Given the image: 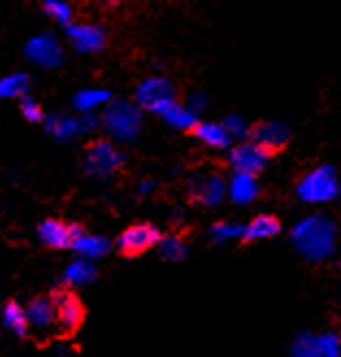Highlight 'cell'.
I'll return each instance as SVG.
<instances>
[{
    "label": "cell",
    "mask_w": 341,
    "mask_h": 357,
    "mask_svg": "<svg viewBox=\"0 0 341 357\" xmlns=\"http://www.w3.org/2000/svg\"><path fill=\"white\" fill-rule=\"evenodd\" d=\"M77 120H79V131L81 133H89V131H94L96 127H100V120L94 114H81Z\"/></svg>",
    "instance_id": "obj_32"
},
{
    "label": "cell",
    "mask_w": 341,
    "mask_h": 357,
    "mask_svg": "<svg viewBox=\"0 0 341 357\" xmlns=\"http://www.w3.org/2000/svg\"><path fill=\"white\" fill-rule=\"evenodd\" d=\"M191 133L211 149H228L232 139L228 131L224 129V124H218V122H198Z\"/></svg>",
    "instance_id": "obj_17"
},
{
    "label": "cell",
    "mask_w": 341,
    "mask_h": 357,
    "mask_svg": "<svg viewBox=\"0 0 341 357\" xmlns=\"http://www.w3.org/2000/svg\"><path fill=\"white\" fill-rule=\"evenodd\" d=\"M70 248H74V251L83 257V259H98L102 255L109 253V240L102 238V236H79L74 242L70 244Z\"/></svg>",
    "instance_id": "obj_19"
},
{
    "label": "cell",
    "mask_w": 341,
    "mask_h": 357,
    "mask_svg": "<svg viewBox=\"0 0 341 357\" xmlns=\"http://www.w3.org/2000/svg\"><path fill=\"white\" fill-rule=\"evenodd\" d=\"M68 40L74 50L85 52V55H94V52H100L106 46V33L96 24L79 22L68 26Z\"/></svg>",
    "instance_id": "obj_12"
},
{
    "label": "cell",
    "mask_w": 341,
    "mask_h": 357,
    "mask_svg": "<svg viewBox=\"0 0 341 357\" xmlns=\"http://www.w3.org/2000/svg\"><path fill=\"white\" fill-rule=\"evenodd\" d=\"M205 105H207V98L203 94H193L187 102V107L193 112V114H198L200 109H205Z\"/></svg>",
    "instance_id": "obj_33"
},
{
    "label": "cell",
    "mask_w": 341,
    "mask_h": 357,
    "mask_svg": "<svg viewBox=\"0 0 341 357\" xmlns=\"http://www.w3.org/2000/svg\"><path fill=\"white\" fill-rule=\"evenodd\" d=\"M137 190H139V194H146V192L154 190V183H152V181H143Z\"/></svg>",
    "instance_id": "obj_34"
},
{
    "label": "cell",
    "mask_w": 341,
    "mask_h": 357,
    "mask_svg": "<svg viewBox=\"0 0 341 357\" xmlns=\"http://www.w3.org/2000/svg\"><path fill=\"white\" fill-rule=\"evenodd\" d=\"M55 310V325L59 335H74L85 323V305L72 290H57L50 296Z\"/></svg>",
    "instance_id": "obj_4"
},
{
    "label": "cell",
    "mask_w": 341,
    "mask_h": 357,
    "mask_svg": "<svg viewBox=\"0 0 341 357\" xmlns=\"http://www.w3.org/2000/svg\"><path fill=\"white\" fill-rule=\"evenodd\" d=\"M335 240H337V227L331 218L322 216V213L300 220L292 231L294 246L309 261H322L328 255H333Z\"/></svg>",
    "instance_id": "obj_1"
},
{
    "label": "cell",
    "mask_w": 341,
    "mask_h": 357,
    "mask_svg": "<svg viewBox=\"0 0 341 357\" xmlns=\"http://www.w3.org/2000/svg\"><path fill=\"white\" fill-rule=\"evenodd\" d=\"M315 342H317L319 357H339L341 355V340L335 333L319 335V337H315Z\"/></svg>",
    "instance_id": "obj_29"
},
{
    "label": "cell",
    "mask_w": 341,
    "mask_h": 357,
    "mask_svg": "<svg viewBox=\"0 0 341 357\" xmlns=\"http://www.w3.org/2000/svg\"><path fill=\"white\" fill-rule=\"evenodd\" d=\"M31 79L24 73H15L0 79V98H22L29 94Z\"/></svg>",
    "instance_id": "obj_25"
},
{
    "label": "cell",
    "mask_w": 341,
    "mask_h": 357,
    "mask_svg": "<svg viewBox=\"0 0 341 357\" xmlns=\"http://www.w3.org/2000/svg\"><path fill=\"white\" fill-rule=\"evenodd\" d=\"M109 100H111L109 89L85 87V89H81V92L74 94V98H72V105H74V109H79L81 114H94L96 107H102Z\"/></svg>",
    "instance_id": "obj_18"
},
{
    "label": "cell",
    "mask_w": 341,
    "mask_h": 357,
    "mask_svg": "<svg viewBox=\"0 0 341 357\" xmlns=\"http://www.w3.org/2000/svg\"><path fill=\"white\" fill-rule=\"evenodd\" d=\"M280 231V225L274 216H257L253 222H250L244 231V240L246 242H259V240H267L274 238Z\"/></svg>",
    "instance_id": "obj_20"
},
{
    "label": "cell",
    "mask_w": 341,
    "mask_h": 357,
    "mask_svg": "<svg viewBox=\"0 0 341 357\" xmlns=\"http://www.w3.org/2000/svg\"><path fill=\"white\" fill-rule=\"evenodd\" d=\"M244 231H246V227H244V225H237V222H215V225L209 229V234H211L213 242L224 244V242H228V240L244 238Z\"/></svg>",
    "instance_id": "obj_26"
},
{
    "label": "cell",
    "mask_w": 341,
    "mask_h": 357,
    "mask_svg": "<svg viewBox=\"0 0 341 357\" xmlns=\"http://www.w3.org/2000/svg\"><path fill=\"white\" fill-rule=\"evenodd\" d=\"M257 192H259V185L253 174H241V172L232 174L228 183V194L232 203H237V205L253 203L257 199Z\"/></svg>",
    "instance_id": "obj_15"
},
{
    "label": "cell",
    "mask_w": 341,
    "mask_h": 357,
    "mask_svg": "<svg viewBox=\"0 0 341 357\" xmlns=\"http://www.w3.org/2000/svg\"><path fill=\"white\" fill-rule=\"evenodd\" d=\"M44 122H46V131L59 142L72 139V137H77L81 133L79 131V120L72 118V116H48Z\"/></svg>",
    "instance_id": "obj_21"
},
{
    "label": "cell",
    "mask_w": 341,
    "mask_h": 357,
    "mask_svg": "<svg viewBox=\"0 0 341 357\" xmlns=\"http://www.w3.org/2000/svg\"><path fill=\"white\" fill-rule=\"evenodd\" d=\"M159 116L164 118L170 127L181 129V131H193V127L198 124V114H193L187 105H181L178 100H172Z\"/></svg>",
    "instance_id": "obj_16"
},
{
    "label": "cell",
    "mask_w": 341,
    "mask_h": 357,
    "mask_svg": "<svg viewBox=\"0 0 341 357\" xmlns=\"http://www.w3.org/2000/svg\"><path fill=\"white\" fill-rule=\"evenodd\" d=\"M96 277H98L96 266L89 259H83V257L72 261L63 273V281L68 285H87V283H92Z\"/></svg>",
    "instance_id": "obj_22"
},
{
    "label": "cell",
    "mask_w": 341,
    "mask_h": 357,
    "mask_svg": "<svg viewBox=\"0 0 341 357\" xmlns=\"http://www.w3.org/2000/svg\"><path fill=\"white\" fill-rule=\"evenodd\" d=\"M172 100H176V87L166 77H150L135 89V105L139 109L161 114Z\"/></svg>",
    "instance_id": "obj_6"
},
{
    "label": "cell",
    "mask_w": 341,
    "mask_h": 357,
    "mask_svg": "<svg viewBox=\"0 0 341 357\" xmlns=\"http://www.w3.org/2000/svg\"><path fill=\"white\" fill-rule=\"evenodd\" d=\"M250 142H255L261 149H265L270 155H276L278 151H283L290 142L292 133L278 120H265V122H257L255 127H250L248 131Z\"/></svg>",
    "instance_id": "obj_10"
},
{
    "label": "cell",
    "mask_w": 341,
    "mask_h": 357,
    "mask_svg": "<svg viewBox=\"0 0 341 357\" xmlns=\"http://www.w3.org/2000/svg\"><path fill=\"white\" fill-rule=\"evenodd\" d=\"M44 11L63 26H70L72 17H74V11H72L68 0H44Z\"/></svg>",
    "instance_id": "obj_27"
},
{
    "label": "cell",
    "mask_w": 341,
    "mask_h": 357,
    "mask_svg": "<svg viewBox=\"0 0 341 357\" xmlns=\"http://www.w3.org/2000/svg\"><path fill=\"white\" fill-rule=\"evenodd\" d=\"M161 240V231L150 225V222H137L129 227L127 231H122V236L118 238V251L124 257H137L141 253L154 248Z\"/></svg>",
    "instance_id": "obj_7"
},
{
    "label": "cell",
    "mask_w": 341,
    "mask_h": 357,
    "mask_svg": "<svg viewBox=\"0 0 341 357\" xmlns=\"http://www.w3.org/2000/svg\"><path fill=\"white\" fill-rule=\"evenodd\" d=\"M38 236L50 248H65L72 244V240H74V236H72V225L55 220V218L44 220L38 227Z\"/></svg>",
    "instance_id": "obj_14"
},
{
    "label": "cell",
    "mask_w": 341,
    "mask_h": 357,
    "mask_svg": "<svg viewBox=\"0 0 341 357\" xmlns=\"http://www.w3.org/2000/svg\"><path fill=\"white\" fill-rule=\"evenodd\" d=\"M102 127L118 142H133L141 131V109L131 100H109L104 105Z\"/></svg>",
    "instance_id": "obj_2"
},
{
    "label": "cell",
    "mask_w": 341,
    "mask_h": 357,
    "mask_svg": "<svg viewBox=\"0 0 341 357\" xmlns=\"http://www.w3.org/2000/svg\"><path fill=\"white\" fill-rule=\"evenodd\" d=\"M26 318H29V327L35 333H57V325H55V310H52V301L50 296H35L31 298L29 307L24 310Z\"/></svg>",
    "instance_id": "obj_13"
},
{
    "label": "cell",
    "mask_w": 341,
    "mask_h": 357,
    "mask_svg": "<svg viewBox=\"0 0 341 357\" xmlns=\"http://www.w3.org/2000/svg\"><path fill=\"white\" fill-rule=\"evenodd\" d=\"M157 251H159V257L166 259V261H181L187 257V244L181 236H166L161 238L159 244H157Z\"/></svg>",
    "instance_id": "obj_24"
},
{
    "label": "cell",
    "mask_w": 341,
    "mask_h": 357,
    "mask_svg": "<svg viewBox=\"0 0 341 357\" xmlns=\"http://www.w3.org/2000/svg\"><path fill=\"white\" fill-rule=\"evenodd\" d=\"M292 357H319L315 335L302 333L296 337V342L292 344Z\"/></svg>",
    "instance_id": "obj_28"
},
{
    "label": "cell",
    "mask_w": 341,
    "mask_h": 357,
    "mask_svg": "<svg viewBox=\"0 0 341 357\" xmlns=\"http://www.w3.org/2000/svg\"><path fill=\"white\" fill-rule=\"evenodd\" d=\"M270 153L265 149H261L255 142H244V144H237L232 146L230 153H228V164L235 172H241V174H253L257 176L265 166L270 162Z\"/></svg>",
    "instance_id": "obj_9"
},
{
    "label": "cell",
    "mask_w": 341,
    "mask_h": 357,
    "mask_svg": "<svg viewBox=\"0 0 341 357\" xmlns=\"http://www.w3.org/2000/svg\"><path fill=\"white\" fill-rule=\"evenodd\" d=\"M106 3H109L111 7H116V5H122V3H124V0H106Z\"/></svg>",
    "instance_id": "obj_36"
},
{
    "label": "cell",
    "mask_w": 341,
    "mask_h": 357,
    "mask_svg": "<svg viewBox=\"0 0 341 357\" xmlns=\"http://www.w3.org/2000/svg\"><path fill=\"white\" fill-rule=\"evenodd\" d=\"M20 112H22V116L29 122H44L46 120V114L42 109V105L35 100V98H31L29 94L20 98Z\"/></svg>",
    "instance_id": "obj_30"
},
{
    "label": "cell",
    "mask_w": 341,
    "mask_h": 357,
    "mask_svg": "<svg viewBox=\"0 0 341 357\" xmlns=\"http://www.w3.org/2000/svg\"><path fill=\"white\" fill-rule=\"evenodd\" d=\"M339 194L337 172L331 166H319L309 172L298 185V196L304 203H328Z\"/></svg>",
    "instance_id": "obj_5"
},
{
    "label": "cell",
    "mask_w": 341,
    "mask_h": 357,
    "mask_svg": "<svg viewBox=\"0 0 341 357\" xmlns=\"http://www.w3.org/2000/svg\"><path fill=\"white\" fill-rule=\"evenodd\" d=\"M57 357H74V351H70V349H59V351H57Z\"/></svg>",
    "instance_id": "obj_35"
},
{
    "label": "cell",
    "mask_w": 341,
    "mask_h": 357,
    "mask_svg": "<svg viewBox=\"0 0 341 357\" xmlns=\"http://www.w3.org/2000/svg\"><path fill=\"white\" fill-rule=\"evenodd\" d=\"M222 124H224V129L228 131L230 137H244V135H248V131H250L248 122H246L241 116H237V114L228 116Z\"/></svg>",
    "instance_id": "obj_31"
},
{
    "label": "cell",
    "mask_w": 341,
    "mask_h": 357,
    "mask_svg": "<svg viewBox=\"0 0 341 357\" xmlns=\"http://www.w3.org/2000/svg\"><path fill=\"white\" fill-rule=\"evenodd\" d=\"M24 55L42 68H57L63 63V50L55 40V35L50 33H42L31 38L24 46Z\"/></svg>",
    "instance_id": "obj_11"
},
{
    "label": "cell",
    "mask_w": 341,
    "mask_h": 357,
    "mask_svg": "<svg viewBox=\"0 0 341 357\" xmlns=\"http://www.w3.org/2000/svg\"><path fill=\"white\" fill-rule=\"evenodd\" d=\"M187 194L193 203L205 205V207H213L224 201L226 196V181L222 174L215 172H203L189 178L187 185Z\"/></svg>",
    "instance_id": "obj_8"
},
{
    "label": "cell",
    "mask_w": 341,
    "mask_h": 357,
    "mask_svg": "<svg viewBox=\"0 0 341 357\" xmlns=\"http://www.w3.org/2000/svg\"><path fill=\"white\" fill-rule=\"evenodd\" d=\"M3 323H5V327L13 335L26 337V333H29V318H26V312L20 305H17L15 301H9L7 305H5V310H3Z\"/></svg>",
    "instance_id": "obj_23"
},
{
    "label": "cell",
    "mask_w": 341,
    "mask_h": 357,
    "mask_svg": "<svg viewBox=\"0 0 341 357\" xmlns=\"http://www.w3.org/2000/svg\"><path fill=\"white\" fill-rule=\"evenodd\" d=\"M122 162H124V155L113 142L96 139V142H89L83 153V172L89 176L106 178L122 168Z\"/></svg>",
    "instance_id": "obj_3"
}]
</instances>
